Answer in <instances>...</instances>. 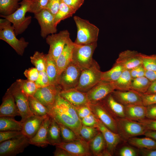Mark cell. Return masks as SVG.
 I'll return each mask as SVG.
<instances>
[{"instance_id": "cell-1", "label": "cell", "mask_w": 156, "mask_h": 156, "mask_svg": "<svg viewBox=\"0 0 156 156\" xmlns=\"http://www.w3.org/2000/svg\"><path fill=\"white\" fill-rule=\"evenodd\" d=\"M49 109V115L58 123L69 128L80 137L79 131L82 125L75 108L59 94L54 105Z\"/></svg>"}, {"instance_id": "cell-2", "label": "cell", "mask_w": 156, "mask_h": 156, "mask_svg": "<svg viewBox=\"0 0 156 156\" xmlns=\"http://www.w3.org/2000/svg\"><path fill=\"white\" fill-rule=\"evenodd\" d=\"M73 19L77 29L75 44L83 45L97 42L99 29L96 26L77 16H74Z\"/></svg>"}, {"instance_id": "cell-3", "label": "cell", "mask_w": 156, "mask_h": 156, "mask_svg": "<svg viewBox=\"0 0 156 156\" xmlns=\"http://www.w3.org/2000/svg\"><path fill=\"white\" fill-rule=\"evenodd\" d=\"M16 36L11 23L5 18L0 19V39L8 44L18 54L22 56L29 42L23 37L18 39Z\"/></svg>"}, {"instance_id": "cell-4", "label": "cell", "mask_w": 156, "mask_h": 156, "mask_svg": "<svg viewBox=\"0 0 156 156\" xmlns=\"http://www.w3.org/2000/svg\"><path fill=\"white\" fill-rule=\"evenodd\" d=\"M31 1L22 0L20 3V7L14 13L9 15H0L1 17L7 19L12 24L16 36L23 33L31 22V16H25L26 13L29 10Z\"/></svg>"}, {"instance_id": "cell-5", "label": "cell", "mask_w": 156, "mask_h": 156, "mask_svg": "<svg viewBox=\"0 0 156 156\" xmlns=\"http://www.w3.org/2000/svg\"><path fill=\"white\" fill-rule=\"evenodd\" d=\"M102 73L99 64L94 60L90 66L82 70L78 84L75 88L86 92L101 81Z\"/></svg>"}, {"instance_id": "cell-6", "label": "cell", "mask_w": 156, "mask_h": 156, "mask_svg": "<svg viewBox=\"0 0 156 156\" xmlns=\"http://www.w3.org/2000/svg\"><path fill=\"white\" fill-rule=\"evenodd\" d=\"M97 46V42L83 45L74 42L72 62L82 70L88 68L93 62L92 56Z\"/></svg>"}, {"instance_id": "cell-7", "label": "cell", "mask_w": 156, "mask_h": 156, "mask_svg": "<svg viewBox=\"0 0 156 156\" xmlns=\"http://www.w3.org/2000/svg\"><path fill=\"white\" fill-rule=\"evenodd\" d=\"M117 132L121 138L128 140L136 136L144 135L147 130L141 123L125 117L116 118Z\"/></svg>"}, {"instance_id": "cell-8", "label": "cell", "mask_w": 156, "mask_h": 156, "mask_svg": "<svg viewBox=\"0 0 156 156\" xmlns=\"http://www.w3.org/2000/svg\"><path fill=\"white\" fill-rule=\"evenodd\" d=\"M70 39V33L67 30L48 35L46 38V42L49 46L48 53L56 61Z\"/></svg>"}, {"instance_id": "cell-9", "label": "cell", "mask_w": 156, "mask_h": 156, "mask_svg": "<svg viewBox=\"0 0 156 156\" xmlns=\"http://www.w3.org/2000/svg\"><path fill=\"white\" fill-rule=\"evenodd\" d=\"M29 139L23 135L0 144V156H14L23 153L30 144Z\"/></svg>"}, {"instance_id": "cell-10", "label": "cell", "mask_w": 156, "mask_h": 156, "mask_svg": "<svg viewBox=\"0 0 156 156\" xmlns=\"http://www.w3.org/2000/svg\"><path fill=\"white\" fill-rule=\"evenodd\" d=\"M13 96L18 112L23 122L34 115L30 110L28 97L23 92L16 81L8 89Z\"/></svg>"}, {"instance_id": "cell-11", "label": "cell", "mask_w": 156, "mask_h": 156, "mask_svg": "<svg viewBox=\"0 0 156 156\" xmlns=\"http://www.w3.org/2000/svg\"><path fill=\"white\" fill-rule=\"evenodd\" d=\"M81 71L72 61L60 75L59 86L61 90L75 88L78 84Z\"/></svg>"}, {"instance_id": "cell-12", "label": "cell", "mask_w": 156, "mask_h": 156, "mask_svg": "<svg viewBox=\"0 0 156 156\" xmlns=\"http://www.w3.org/2000/svg\"><path fill=\"white\" fill-rule=\"evenodd\" d=\"M89 106L92 113L106 127L118 133L116 120L101 101L90 103Z\"/></svg>"}, {"instance_id": "cell-13", "label": "cell", "mask_w": 156, "mask_h": 156, "mask_svg": "<svg viewBox=\"0 0 156 156\" xmlns=\"http://www.w3.org/2000/svg\"><path fill=\"white\" fill-rule=\"evenodd\" d=\"M34 14L40 26V35L43 38L56 33L57 29L54 22V16L50 11L45 9Z\"/></svg>"}, {"instance_id": "cell-14", "label": "cell", "mask_w": 156, "mask_h": 156, "mask_svg": "<svg viewBox=\"0 0 156 156\" xmlns=\"http://www.w3.org/2000/svg\"><path fill=\"white\" fill-rule=\"evenodd\" d=\"M61 90L59 86L50 84L38 88L34 96L49 109L54 105Z\"/></svg>"}, {"instance_id": "cell-15", "label": "cell", "mask_w": 156, "mask_h": 156, "mask_svg": "<svg viewBox=\"0 0 156 156\" xmlns=\"http://www.w3.org/2000/svg\"><path fill=\"white\" fill-rule=\"evenodd\" d=\"M66 150L73 156H90L92 155L89 142L81 137L71 142H62L56 146Z\"/></svg>"}, {"instance_id": "cell-16", "label": "cell", "mask_w": 156, "mask_h": 156, "mask_svg": "<svg viewBox=\"0 0 156 156\" xmlns=\"http://www.w3.org/2000/svg\"><path fill=\"white\" fill-rule=\"evenodd\" d=\"M115 90L111 82L101 81L86 92L89 103L100 101Z\"/></svg>"}, {"instance_id": "cell-17", "label": "cell", "mask_w": 156, "mask_h": 156, "mask_svg": "<svg viewBox=\"0 0 156 156\" xmlns=\"http://www.w3.org/2000/svg\"><path fill=\"white\" fill-rule=\"evenodd\" d=\"M115 63L121 65L125 69L129 70L142 64L141 53L130 50L123 51L119 54Z\"/></svg>"}, {"instance_id": "cell-18", "label": "cell", "mask_w": 156, "mask_h": 156, "mask_svg": "<svg viewBox=\"0 0 156 156\" xmlns=\"http://www.w3.org/2000/svg\"><path fill=\"white\" fill-rule=\"evenodd\" d=\"M114 99L124 106L143 105L141 93L130 90L127 91L115 90L111 93Z\"/></svg>"}, {"instance_id": "cell-19", "label": "cell", "mask_w": 156, "mask_h": 156, "mask_svg": "<svg viewBox=\"0 0 156 156\" xmlns=\"http://www.w3.org/2000/svg\"><path fill=\"white\" fill-rule=\"evenodd\" d=\"M60 95L75 107L88 104L86 92L79 90L76 88L61 90Z\"/></svg>"}, {"instance_id": "cell-20", "label": "cell", "mask_w": 156, "mask_h": 156, "mask_svg": "<svg viewBox=\"0 0 156 156\" xmlns=\"http://www.w3.org/2000/svg\"><path fill=\"white\" fill-rule=\"evenodd\" d=\"M97 128L103 136L107 150L112 155L120 141L121 137L118 133L112 131L106 127L99 119Z\"/></svg>"}, {"instance_id": "cell-21", "label": "cell", "mask_w": 156, "mask_h": 156, "mask_svg": "<svg viewBox=\"0 0 156 156\" xmlns=\"http://www.w3.org/2000/svg\"><path fill=\"white\" fill-rule=\"evenodd\" d=\"M47 116H40L34 114L26 119L22 122L21 131L22 134L29 139L33 137L38 131Z\"/></svg>"}, {"instance_id": "cell-22", "label": "cell", "mask_w": 156, "mask_h": 156, "mask_svg": "<svg viewBox=\"0 0 156 156\" xmlns=\"http://www.w3.org/2000/svg\"><path fill=\"white\" fill-rule=\"evenodd\" d=\"M52 118L48 114L43 121L36 135L29 139L31 144L44 148L49 144L47 138L48 130Z\"/></svg>"}, {"instance_id": "cell-23", "label": "cell", "mask_w": 156, "mask_h": 156, "mask_svg": "<svg viewBox=\"0 0 156 156\" xmlns=\"http://www.w3.org/2000/svg\"><path fill=\"white\" fill-rule=\"evenodd\" d=\"M20 116L14 98L8 89L0 107V116L14 117Z\"/></svg>"}, {"instance_id": "cell-24", "label": "cell", "mask_w": 156, "mask_h": 156, "mask_svg": "<svg viewBox=\"0 0 156 156\" xmlns=\"http://www.w3.org/2000/svg\"><path fill=\"white\" fill-rule=\"evenodd\" d=\"M74 42L71 39L65 45L63 51L56 61L58 74L60 75L72 61Z\"/></svg>"}, {"instance_id": "cell-25", "label": "cell", "mask_w": 156, "mask_h": 156, "mask_svg": "<svg viewBox=\"0 0 156 156\" xmlns=\"http://www.w3.org/2000/svg\"><path fill=\"white\" fill-rule=\"evenodd\" d=\"M101 101L116 119L125 117L124 106L117 101L111 93Z\"/></svg>"}, {"instance_id": "cell-26", "label": "cell", "mask_w": 156, "mask_h": 156, "mask_svg": "<svg viewBox=\"0 0 156 156\" xmlns=\"http://www.w3.org/2000/svg\"><path fill=\"white\" fill-rule=\"evenodd\" d=\"M125 117L138 121L146 118V106L143 105L124 106Z\"/></svg>"}, {"instance_id": "cell-27", "label": "cell", "mask_w": 156, "mask_h": 156, "mask_svg": "<svg viewBox=\"0 0 156 156\" xmlns=\"http://www.w3.org/2000/svg\"><path fill=\"white\" fill-rule=\"evenodd\" d=\"M47 65L45 71L50 85L59 86L60 76L58 72L56 61L49 53L46 54Z\"/></svg>"}, {"instance_id": "cell-28", "label": "cell", "mask_w": 156, "mask_h": 156, "mask_svg": "<svg viewBox=\"0 0 156 156\" xmlns=\"http://www.w3.org/2000/svg\"><path fill=\"white\" fill-rule=\"evenodd\" d=\"M47 138L49 144L53 146H56L62 142L59 124L52 118L48 129Z\"/></svg>"}, {"instance_id": "cell-29", "label": "cell", "mask_w": 156, "mask_h": 156, "mask_svg": "<svg viewBox=\"0 0 156 156\" xmlns=\"http://www.w3.org/2000/svg\"><path fill=\"white\" fill-rule=\"evenodd\" d=\"M89 144L92 154L94 156H102L103 152L107 149L105 141L100 131L89 142Z\"/></svg>"}, {"instance_id": "cell-30", "label": "cell", "mask_w": 156, "mask_h": 156, "mask_svg": "<svg viewBox=\"0 0 156 156\" xmlns=\"http://www.w3.org/2000/svg\"><path fill=\"white\" fill-rule=\"evenodd\" d=\"M131 145L142 149H156V141L148 137L142 138H132L128 140Z\"/></svg>"}, {"instance_id": "cell-31", "label": "cell", "mask_w": 156, "mask_h": 156, "mask_svg": "<svg viewBox=\"0 0 156 156\" xmlns=\"http://www.w3.org/2000/svg\"><path fill=\"white\" fill-rule=\"evenodd\" d=\"M132 79L129 70L125 69L119 78L112 83L115 90L125 91L131 90Z\"/></svg>"}, {"instance_id": "cell-32", "label": "cell", "mask_w": 156, "mask_h": 156, "mask_svg": "<svg viewBox=\"0 0 156 156\" xmlns=\"http://www.w3.org/2000/svg\"><path fill=\"white\" fill-rule=\"evenodd\" d=\"M14 117L3 116L0 118V131H21L22 123L16 120Z\"/></svg>"}, {"instance_id": "cell-33", "label": "cell", "mask_w": 156, "mask_h": 156, "mask_svg": "<svg viewBox=\"0 0 156 156\" xmlns=\"http://www.w3.org/2000/svg\"><path fill=\"white\" fill-rule=\"evenodd\" d=\"M124 70L121 65L115 63L110 69L105 72H102L101 81L114 82L119 78Z\"/></svg>"}, {"instance_id": "cell-34", "label": "cell", "mask_w": 156, "mask_h": 156, "mask_svg": "<svg viewBox=\"0 0 156 156\" xmlns=\"http://www.w3.org/2000/svg\"><path fill=\"white\" fill-rule=\"evenodd\" d=\"M76 11L62 0L59 9L54 16V22L55 26L57 27L62 21L71 16Z\"/></svg>"}, {"instance_id": "cell-35", "label": "cell", "mask_w": 156, "mask_h": 156, "mask_svg": "<svg viewBox=\"0 0 156 156\" xmlns=\"http://www.w3.org/2000/svg\"><path fill=\"white\" fill-rule=\"evenodd\" d=\"M151 83V81L145 76L132 78L131 90L144 94L147 91Z\"/></svg>"}, {"instance_id": "cell-36", "label": "cell", "mask_w": 156, "mask_h": 156, "mask_svg": "<svg viewBox=\"0 0 156 156\" xmlns=\"http://www.w3.org/2000/svg\"><path fill=\"white\" fill-rule=\"evenodd\" d=\"M28 99L30 110L34 115L44 116L49 114L48 108L34 96L28 97Z\"/></svg>"}, {"instance_id": "cell-37", "label": "cell", "mask_w": 156, "mask_h": 156, "mask_svg": "<svg viewBox=\"0 0 156 156\" xmlns=\"http://www.w3.org/2000/svg\"><path fill=\"white\" fill-rule=\"evenodd\" d=\"M20 0H0L1 15L7 16L14 13L20 7Z\"/></svg>"}, {"instance_id": "cell-38", "label": "cell", "mask_w": 156, "mask_h": 156, "mask_svg": "<svg viewBox=\"0 0 156 156\" xmlns=\"http://www.w3.org/2000/svg\"><path fill=\"white\" fill-rule=\"evenodd\" d=\"M31 62L39 72L46 70L47 65L46 54L43 52L36 51L33 56L30 57Z\"/></svg>"}, {"instance_id": "cell-39", "label": "cell", "mask_w": 156, "mask_h": 156, "mask_svg": "<svg viewBox=\"0 0 156 156\" xmlns=\"http://www.w3.org/2000/svg\"><path fill=\"white\" fill-rule=\"evenodd\" d=\"M23 92L28 96H34L38 88L34 82L19 79L16 81Z\"/></svg>"}, {"instance_id": "cell-40", "label": "cell", "mask_w": 156, "mask_h": 156, "mask_svg": "<svg viewBox=\"0 0 156 156\" xmlns=\"http://www.w3.org/2000/svg\"><path fill=\"white\" fill-rule=\"evenodd\" d=\"M59 124L62 142H70L80 137L77 136L75 133L69 128L62 124Z\"/></svg>"}, {"instance_id": "cell-41", "label": "cell", "mask_w": 156, "mask_h": 156, "mask_svg": "<svg viewBox=\"0 0 156 156\" xmlns=\"http://www.w3.org/2000/svg\"><path fill=\"white\" fill-rule=\"evenodd\" d=\"M99 130L98 128L82 125L79 131V136L89 142L98 133Z\"/></svg>"}, {"instance_id": "cell-42", "label": "cell", "mask_w": 156, "mask_h": 156, "mask_svg": "<svg viewBox=\"0 0 156 156\" xmlns=\"http://www.w3.org/2000/svg\"><path fill=\"white\" fill-rule=\"evenodd\" d=\"M50 0H33L31 1L28 12L34 14L45 9Z\"/></svg>"}, {"instance_id": "cell-43", "label": "cell", "mask_w": 156, "mask_h": 156, "mask_svg": "<svg viewBox=\"0 0 156 156\" xmlns=\"http://www.w3.org/2000/svg\"><path fill=\"white\" fill-rule=\"evenodd\" d=\"M142 65L146 70H156V60L152 55H147L141 53Z\"/></svg>"}, {"instance_id": "cell-44", "label": "cell", "mask_w": 156, "mask_h": 156, "mask_svg": "<svg viewBox=\"0 0 156 156\" xmlns=\"http://www.w3.org/2000/svg\"><path fill=\"white\" fill-rule=\"evenodd\" d=\"M22 135L21 131H0V142L17 138Z\"/></svg>"}, {"instance_id": "cell-45", "label": "cell", "mask_w": 156, "mask_h": 156, "mask_svg": "<svg viewBox=\"0 0 156 156\" xmlns=\"http://www.w3.org/2000/svg\"><path fill=\"white\" fill-rule=\"evenodd\" d=\"M81 120L83 126L92 127H97L98 119L93 113Z\"/></svg>"}, {"instance_id": "cell-46", "label": "cell", "mask_w": 156, "mask_h": 156, "mask_svg": "<svg viewBox=\"0 0 156 156\" xmlns=\"http://www.w3.org/2000/svg\"><path fill=\"white\" fill-rule=\"evenodd\" d=\"M35 82L38 88L45 87L50 84L45 71L39 72L38 77Z\"/></svg>"}, {"instance_id": "cell-47", "label": "cell", "mask_w": 156, "mask_h": 156, "mask_svg": "<svg viewBox=\"0 0 156 156\" xmlns=\"http://www.w3.org/2000/svg\"><path fill=\"white\" fill-rule=\"evenodd\" d=\"M24 74L27 79L35 82L38 77L39 72L36 68L32 67L26 69Z\"/></svg>"}, {"instance_id": "cell-48", "label": "cell", "mask_w": 156, "mask_h": 156, "mask_svg": "<svg viewBox=\"0 0 156 156\" xmlns=\"http://www.w3.org/2000/svg\"><path fill=\"white\" fill-rule=\"evenodd\" d=\"M61 1L62 0H50L45 9L55 16L59 9Z\"/></svg>"}, {"instance_id": "cell-49", "label": "cell", "mask_w": 156, "mask_h": 156, "mask_svg": "<svg viewBox=\"0 0 156 156\" xmlns=\"http://www.w3.org/2000/svg\"><path fill=\"white\" fill-rule=\"evenodd\" d=\"M88 104L79 107H75L77 115L80 119L92 113Z\"/></svg>"}, {"instance_id": "cell-50", "label": "cell", "mask_w": 156, "mask_h": 156, "mask_svg": "<svg viewBox=\"0 0 156 156\" xmlns=\"http://www.w3.org/2000/svg\"><path fill=\"white\" fill-rule=\"evenodd\" d=\"M132 78L145 76L146 70L142 64L129 70Z\"/></svg>"}, {"instance_id": "cell-51", "label": "cell", "mask_w": 156, "mask_h": 156, "mask_svg": "<svg viewBox=\"0 0 156 156\" xmlns=\"http://www.w3.org/2000/svg\"><path fill=\"white\" fill-rule=\"evenodd\" d=\"M138 122L142 124L147 130L156 131V119L145 118Z\"/></svg>"}, {"instance_id": "cell-52", "label": "cell", "mask_w": 156, "mask_h": 156, "mask_svg": "<svg viewBox=\"0 0 156 156\" xmlns=\"http://www.w3.org/2000/svg\"><path fill=\"white\" fill-rule=\"evenodd\" d=\"M141 94L144 105L146 106L150 104H156V94Z\"/></svg>"}, {"instance_id": "cell-53", "label": "cell", "mask_w": 156, "mask_h": 156, "mask_svg": "<svg viewBox=\"0 0 156 156\" xmlns=\"http://www.w3.org/2000/svg\"><path fill=\"white\" fill-rule=\"evenodd\" d=\"M146 106V118L156 119V104H150Z\"/></svg>"}, {"instance_id": "cell-54", "label": "cell", "mask_w": 156, "mask_h": 156, "mask_svg": "<svg viewBox=\"0 0 156 156\" xmlns=\"http://www.w3.org/2000/svg\"><path fill=\"white\" fill-rule=\"evenodd\" d=\"M66 4L76 11L83 4L84 0H62Z\"/></svg>"}, {"instance_id": "cell-55", "label": "cell", "mask_w": 156, "mask_h": 156, "mask_svg": "<svg viewBox=\"0 0 156 156\" xmlns=\"http://www.w3.org/2000/svg\"><path fill=\"white\" fill-rule=\"evenodd\" d=\"M121 156H135L136 151L133 148L128 146H124L121 148L119 152Z\"/></svg>"}, {"instance_id": "cell-56", "label": "cell", "mask_w": 156, "mask_h": 156, "mask_svg": "<svg viewBox=\"0 0 156 156\" xmlns=\"http://www.w3.org/2000/svg\"><path fill=\"white\" fill-rule=\"evenodd\" d=\"M53 154L54 156H73L66 150L57 146H56Z\"/></svg>"}, {"instance_id": "cell-57", "label": "cell", "mask_w": 156, "mask_h": 156, "mask_svg": "<svg viewBox=\"0 0 156 156\" xmlns=\"http://www.w3.org/2000/svg\"><path fill=\"white\" fill-rule=\"evenodd\" d=\"M145 76L151 82L156 80V70L148 71L146 70Z\"/></svg>"}, {"instance_id": "cell-58", "label": "cell", "mask_w": 156, "mask_h": 156, "mask_svg": "<svg viewBox=\"0 0 156 156\" xmlns=\"http://www.w3.org/2000/svg\"><path fill=\"white\" fill-rule=\"evenodd\" d=\"M156 94V80L151 82V84L146 92L144 94Z\"/></svg>"}, {"instance_id": "cell-59", "label": "cell", "mask_w": 156, "mask_h": 156, "mask_svg": "<svg viewBox=\"0 0 156 156\" xmlns=\"http://www.w3.org/2000/svg\"><path fill=\"white\" fill-rule=\"evenodd\" d=\"M141 153L142 154L145 156H156V149L148 150L142 149Z\"/></svg>"}, {"instance_id": "cell-60", "label": "cell", "mask_w": 156, "mask_h": 156, "mask_svg": "<svg viewBox=\"0 0 156 156\" xmlns=\"http://www.w3.org/2000/svg\"><path fill=\"white\" fill-rule=\"evenodd\" d=\"M144 135L145 136L151 138L156 141V131L147 130Z\"/></svg>"}, {"instance_id": "cell-61", "label": "cell", "mask_w": 156, "mask_h": 156, "mask_svg": "<svg viewBox=\"0 0 156 156\" xmlns=\"http://www.w3.org/2000/svg\"><path fill=\"white\" fill-rule=\"evenodd\" d=\"M152 56L153 58L155 59V60H156V54L153 55Z\"/></svg>"}, {"instance_id": "cell-62", "label": "cell", "mask_w": 156, "mask_h": 156, "mask_svg": "<svg viewBox=\"0 0 156 156\" xmlns=\"http://www.w3.org/2000/svg\"><path fill=\"white\" fill-rule=\"evenodd\" d=\"M28 0L30 1H32L33 0Z\"/></svg>"}]
</instances>
